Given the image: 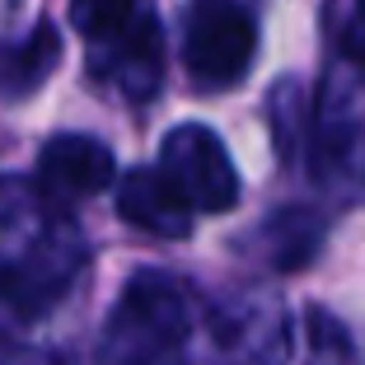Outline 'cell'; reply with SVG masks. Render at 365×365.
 <instances>
[{
  "label": "cell",
  "mask_w": 365,
  "mask_h": 365,
  "mask_svg": "<svg viewBox=\"0 0 365 365\" xmlns=\"http://www.w3.org/2000/svg\"><path fill=\"white\" fill-rule=\"evenodd\" d=\"M56 56H61V38L52 24H38L24 43H0V94L19 98L38 89L56 66Z\"/></svg>",
  "instance_id": "30bf717a"
},
{
  "label": "cell",
  "mask_w": 365,
  "mask_h": 365,
  "mask_svg": "<svg viewBox=\"0 0 365 365\" xmlns=\"http://www.w3.org/2000/svg\"><path fill=\"white\" fill-rule=\"evenodd\" d=\"M136 0H71V24H76L85 38H108V33H118L122 24L136 19Z\"/></svg>",
  "instance_id": "4fadbf2b"
},
{
  "label": "cell",
  "mask_w": 365,
  "mask_h": 365,
  "mask_svg": "<svg viewBox=\"0 0 365 365\" xmlns=\"http://www.w3.org/2000/svg\"><path fill=\"white\" fill-rule=\"evenodd\" d=\"M89 71H94V80L103 89L145 103V98L160 89V80H164V33H160V19H155V14H136V19L122 24L118 33L98 38Z\"/></svg>",
  "instance_id": "52a82bcc"
},
{
  "label": "cell",
  "mask_w": 365,
  "mask_h": 365,
  "mask_svg": "<svg viewBox=\"0 0 365 365\" xmlns=\"http://www.w3.org/2000/svg\"><path fill=\"white\" fill-rule=\"evenodd\" d=\"M304 337H309V356H304V365H361L356 342H351V333L342 328V319H333V314L319 309V304H314L309 319H304Z\"/></svg>",
  "instance_id": "7c38bea8"
},
{
  "label": "cell",
  "mask_w": 365,
  "mask_h": 365,
  "mask_svg": "<svg viewBox=\"0 0 365 365\" xmlns=\"http://www.w3.org/2000/svg\"><path fill=\"white\" fill-rule=\"evenodd\" d=\"M160 169L169 173L173 182L182 187V197L197 206V211H230L239 202V173L230 164L225 145L211 127L202 122H182L164 136L160 145Z\"/></svg>",
  "instance_id": "8992f818"
},
{
  "label": "cell",
  "mask_w": 365,
  "mask_h": 365,
  "mask_svg": "<svg viewBox=\"0 0 365 365\" xmlns=\"http://www.w3.org/2000/svg\"><path fill=\"white\" fill-rule=\"evenodd\" d=\"M323 239V220L309 211H277L262 225V253H267L272 267H300L314 258V248Z\"/></svg>",
  "instance_id": "8fae6325"
},
{
  "label": "cell",
  "mask_w": 365,
  "mask_h": 365,
  "mask_svg": "<svg viewBox=\"0 0 365 365\" xmlns=\"http://www.w3.org/2000/svg\"><path fill=\"white\" fill-rule=\"evenodd\" d=\"M197 206L182 197V187L164 169H131L118 187V215L127 225L160 239H182L192 230Z\"/></svg>",
  "instance_id": "9c48e42d"
},
{
  "label": "cell",
  "mask_w": 365,
  "mask_h": 365,
  "mask_svg": "<svg viewBox=\"0 0 365 365\" xmlns=\"http://www.w3.org/2000/svg\"><path fill=\"white\" fill-rule=\"evenodd\" d=\"M309 173L328 197L365 206V76L356 61L319 89L309 113Z\"/></svg>",
  "instance_id": "7a4b0ae2"
},
{
  "label": "cell",
  "mask_w": 365,
  "mask_h": 365,
  "mask_svg": "<svg viewBox=\"0 0 365 365\" xmlns=\"http://www.w3.org/2000/svg\"><path fill=\"white\" fill-rule=\"evenodd\" d=\"M85 267V235L43 182L0 178V314L33 323Z\"/></svg>",
  "instance_id": "6da1fadb"
},
{
  "label": "cell",
  "mask_w": 365,
  "mask_h": 365,
  "mask_svg": "<svg viewBox=\"0 0 365 365\" xmlns=\"http://www.w3.org/2000/svg\"><path fill=\"white\" fill-rule=\"evenodd\" d=\"M118 178V164H113V150L94 136H52L38 155V182L56 202H85V197H98L108 182Z\"/></svg>",
  "instance_id": "ba28073f"
},
{
  "label": "cell",
  "mask_w": 365,
  "mask_h": 365,
  "mask_svg": "<svg viewBox=\"0 0 365 365\" xmlns=\"http://www.w3.org/2000/svg\"><path fill=\"white\" fill-rule=\"evenodd\" d=\"M211 337L235 365H281L290 356L286 304L262 286L230 290L211 304Z\"/></svg>",
  "instance_id": "5b68a950"
},
{
  "label": "cell",
  "mask_w": 365,
  "mask_h": 365,
  "mask_svg": "<svg viewBox=\"0 0 365 365\" xmlns=\"http://www.w3.org/2000/svg\"><path fill=\"white\" fill-rule=\"evenodd\" d=\"M192 337V304L164 272H140L108 319V365H169Z\"/></svg>",
  "instance_id": "3957f363"
},
{
  "label": "cell",
  "mask_w": 365,
  "mask_h": 365,
  "mask_svg": "<svg viewBox=\"0 0 365 365\" xmlns=\"http://www.w3.org/2000/svg\"><path fill=\"white\" fill-rule=\"evenodd\" d=\"M0 365H61L52 351H38V346H0Z\"/></svg>",
  "instance_id": "9a60e30c"
},
{
  "label": "cell",
  "mask_w": 365,
  "mask_h": 365,
  "mask_svg": "<svg viewBox=\"0 0 365 365\" xmlns=\"http://www.w3.org/2000/svg\"><path fill=\"white\" fill-rule=\"evenodd\" d=\"M342 52H346V61H356L365 71V0H356V14L342 33Z\"/></svg>",
  "instance_id": "5bb4252c"
},
{
  "label": "cell",
  "mask_w": 365,
  "mask_h": 365,
  "mask_svg": "<svg viewBox=\"0 0 365 365\" xmlns=\"http://www.w3.org/2000/svg\"><path fill=\"white\" fill-rule=\"evenodd\" d=\"M258 52V0H192L182 29V61L202 89H230Z\"/></svg>",
  "instance_id": "277c9868"
}]
</instances>
